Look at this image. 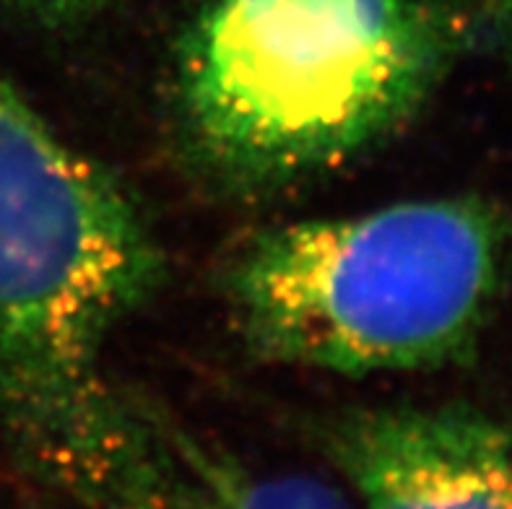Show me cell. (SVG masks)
<instances>
[{"mask_svg":"<svg viewBox=\"0 0 512 509\" xmlns=\"http://www.w3.org/2000/svg\"><path fill=\"white\" fill-rule=\"evenodd\" d=\"M162 278L136 200L0 73V432L65 507L175 509L159 411L104 372Z\"/></svg>","mask_w":512,"mask_h":509,"instance_id":"1","label":"cell"},{"mask_svg":"<svg viewBox=\"0 0 512 509\" xmlns=\"http://www.w3.org/2000/svg\"><path fill=\"white\" fill-rule=\"evenodd\" d=\"M453 0H206L172 63L180 146L229 193H273L377 149L471 45Z\"/></svg>","mask_w":512,"mask_h":509,"instance_id":"2","label":"cell"},{"mask_svg":"<svg viewBox=\"0 0 512 509\" xmlns=\"http://www.w3.org/2000/svg\"><path fill=\"white\" fill-rule=\"evenodd\" d=\"M505 247L484 200H409L255 234L224 289L260 359L346 377L422 372L474 348Z\"/></svg>","mask_w":512,"mask_h":509,"instance_id":"3","label":"cell"},{"mask_svg":"<svg viewBox=\"0 0 512 509\" xmlns=\"http://www.w3.org/2000/svg\"><path fill=\"white\" fill-rule=\"evenodd\" d=\"M318 434L357 509H512V429L476 408H351Z\"/></svg>","mask_w":512,"mask_h":509,"instance_id":"4","label":"cell"},{"mask_svg":"<svg viewBox=\"0 0 512 509\" xmlns=\"http://www.w3.org/2000/svg\"><path fill=\"white\" fill-rule=\"evenodd\" d=\"M188 447L214 509H354L320 478L253 471L232 452L208 445L193 432Z\"/></svg>","mask_w":512,"mask_h":509,"instance_id":"5","label":"cell"},{"mask_svg":"<svg viewBox=\"0 0 512 509\" xmlns=\"http://www.w3.org/2000/svg\"><path fill=\"white\" fill-rule=\"evenodd\" d=\"M26 19L50 29H71L91 21L110 0H8Z\"/></svg>","mask_w":512,"mask_h":509,"instance_id":"6","label":"cell"},{"mask_svg":"<svg viewBox=\"0 0 512 509\" xmlns=\"http://www.w3.org/2000/svg\"><path fill=\"white\" fill-rule=\"evenodd\" d=\"M484 16L512 65V0H484Z\"/></svg>","mask_w":512,"mask_h":509,"instance_id":"7","label":"cell"},{"mask_svg":"<svg viewBox=\"0 0 512 509\" xmlns=\"http://www.w3.org/2000/svg\"><path fill=\"white\" fill-rule=\"evenodd\" d=\"M177 434H180V429H177ZM185 458H188V455H185ZM188 463H190V460H188ZM190 468H193V465H190ZM195 478H198V476H195ZM198 484H201V481H198ZM201 489H203V486H201ZM203 494H206V491H203ZM206 509H208V502H206Z\"/></svg>","mask_w":512,"mask_h":509,"instance_id":"8","label":"cell"},{"mask_svg":"<svg viewBox=\"0 0 512 509\" xmlns=\"http://www.w3.org/2000/svg\"><path fill=\"white\" fill-rule=\"evenodd\" d=\"M175 426H177V421H175ZM177 437H180V434H177ZM180 445H182V442H180ZM203 497H206V494H203Z\"/></svg>","mask_w":512,"mask_h":509,"instance_id":"9","label":"cell"}]
</instances>
